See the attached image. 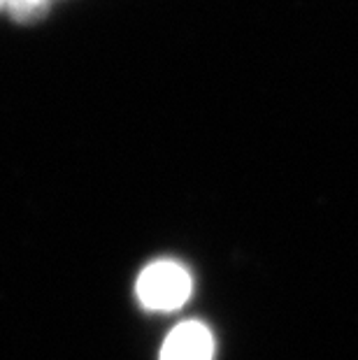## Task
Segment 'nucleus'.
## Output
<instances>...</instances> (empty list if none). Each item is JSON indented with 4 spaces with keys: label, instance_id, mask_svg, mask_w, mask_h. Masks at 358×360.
Returning <instances> with one entry per match:
<instances>
[{
    "label": "nucleus",
    "instance_id": "obj_1",
    "mask_svg": "<svg viewBox=\"0 0 358 360\" xmlns=\"http://www.w3.org/2000/svg\"><path fill=\"white\" fill-rule=\"evenodd\" d=\"M138 300L151 311L179 309L191 295V274L174 260H156L138 279Z\"/></svg>",
    "mask_w": 358,
    "mask_h": 360
},
{
    "label": "nucleus",
    "instance_id": "obj_2",
    "mask_svg": "<svg viewBox=\"0 0 358 360\" xmlns=\"http://www.w3.org/2000/svg\"><path fill=\"white\" fill-rule=\"evenodd\" d=\"M212 356H215V337L207 326L198 321L174 328L161 349V360H212Z\"/></svg>",
    "mask_w": 358,
    "mask_h": 360
},
{
    "label": "nucleus",
    "instance_id": "obj_3",
    "mask_svg": "<svg viewBox=\"0 0 358 360\" xmlns=\"http://www.w3.org/2000/svg\"><path fill=\"white\" fill-rule=\"evenodd\" d=\"M51 0H0V12L17 24H35L47 17Z\"/></svg>",
    "mask_w": 358,
    "mask_h": 360
}]
</instances>
